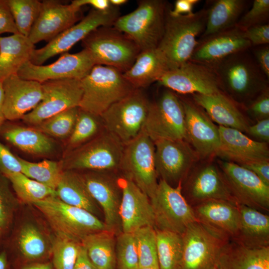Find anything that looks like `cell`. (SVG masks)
Here are the masks:
<instances>
[{"label":"cell","mask_w":269,"mask_h":269,"mask_svg":"<svg viewBox=\"0 0 269 269\" xmlns=\"http://www.w3.org/2000/svg\"><path fill=\"white\" fill-rule=\"evenodd\" d=\"M207 9L173 16L167 10L162 38L156 47L163 56L169 70L189 62L203 33Z\"/></svg>","instance_id":"6da1fadb"},{"label":"cell","mask_w":269,"mask_h":269,"mask_svg":"<svg viewBox=\"0 0 269 269\" xmlns=\"http://www.w3.org/2000/svg\"><path fill=\"white\" fill-rule=\"evenodd\" d=\"M33 204L44 215L58 237L81 243L92 233L113 231L93 214L66 204L57 196H49Z\"/></svg>","instance_id":"7a4b0ae2"},{"label":"cell","mask_w":269,"mask_h":269,"mask_svg":"<svg viewBox=\"0 0 269 269\" xmlns=\"http://www.w3.org/2000/svg\"><path fill=\"white\" fill-rule=\"evenodd\" d=\"M81 82L83 93L79 108L100 116L134 89L122 72L104 65H95Z\"/></svg>","instance_id":"3957f363"},{"label":"cell","mask_w":269,"mask_h":269,"mask_svg":"<svg viewBox=\"0 0 269 269\" xmlns=\"http://www.w3.org/2000/svg\"><path fill=\"white\" fill-rule=\"evenodd\" d=\"M167 10L163 0H139L134 11L120 16L113 26L133 40L141 51L154 49L162 38Z\"/></svg>","instance_id":"277c9868"},{"label":"cell","mask_w":269,"mask_h":269,"mask_svg":"<svg viewBox=\"0 0 269 269\" xmlns=\"http://www.w3.org/2000/svg\"><path fill=\"white\" fill-rule=\"evenodd\" d=\"M246 51L230 56L214 69L221 88L240 103L251 100L267 88L266 77Z\"/></svg>","instance_id":"5b68a950"},{"label":"cell","mask_w":269,"mask_h":269,"mask_svg":"<svg viewBox=\"0 0 269 269\" xmlns=\"http://www.w3.org/2000/svg\"><path fill=\"white\" fill-rule=\"evenodd\" d=\"M81 41L95 65L112 67L123 73L131 68L141 52L133 40L113 25L96 29Z\"/></svg>","instance_id":"8992f818"},{"label":"cell","mask_w":269,"mask_h":269,"mask_svg":"<svg viewBox=\"0 0 269 269\" xmlns=\"http://www.w3.org/2000/svg\"><path fill=\"white\" fill-rule=\"evenodd\" d=\"M150 102L140 89H134L101 116L105 129L124 145L141 132Z\"/></svg>","instance_id":"52a82bcc"},{"label":"cell","mask_w":269,"mask_h":269,"mask_svg":"<svg viewBox=\"0 0 269 269\" xmlns=\"http://www.w3.org/2000/svg\"><path fill=\"white\" fill-rule=\"evenodd\" d=\"M124 144L106 129L71 150L64 162L66 170L119 171Z\"/></svg>","instance_id":"ba28073f"},{"label":"cell","mask_w":269,"mask_h":269,"mask_svg":"<svg viewBox=\"0 0 269 269\" xmlns=\"http://www.w3.org/2000/svg\"><path fill=\"white\" fill-rule=\"evenodd\" d=\"M119 171L131 180L151 199L158 182L155 164L153 141L142 131L134 139L124 145Z\"/></svg>","instance_id":"9c48e42d"},{"label":"cell","mask_w":269,"mask_h":269,"mask_svg":"<svg viewBox=\"0 0 269 269\" xmlns=\"http://www.w3.org/2000/svg\"><path fill=\"white\" fill-rule=\"evenodd\" d=\"M181 235L182 252L179 269H209L230 240L198 220L190 224Z\"/></svg>","instance_id":"30bf717a"},{"label":"cell","mask_w":269,"mask_h":269,"mask_svg":"<svg viewBox=\"0 0 269 269\" xmlns=\"http://www.w3.org/2000/svg\"><path fill=\"white\" fill-rule=\"evenodd\" d=\"M150 200L156 229L182 235L190 224L198 220L182 194V184L173 187L160 179Z\"/></svg>","instance_id":"8fae6325"},{"label":"cell","mask_w":269,"mask_h":269,"mask_svg":"<svg viewBox=\"0 0 269 269\" xmlns=\"http://www.w3.org/2000/svg\"><path fill=\"white\" fill-rule=\"evenodd\" d=\"M154 142L160 139L188 141L185 113L181 101L169 90L150 102L142 130Z\"/></svg>","instance_id":"7c38bea8"},{"label":"cell","mask_w":269,"mask_h":269,"mask_svg":"<svg viewBox=\"0 0 269 269\" xmlns=\"http://www.w3.org/2000/svg\"><path fill=\"white\" fill-rule=\"evenodd\" d=\"M119 16L117 6L111 5L109 9L105 11L92 8L79 22L49 41L44 46L35 49L29 61L33 64L41 65L49 58L66 53L96 29L113 25Z\"/></svg>","instance_id":"4fadbf2b"},{"label":"cell","mask_w":269,"mask_h":269,"mask_svg":"<svg viewBox=\"0 0 269 269\" xmlns=\"http://www.w3.org/2000/svg\"><path fill=\"white\" fill-rule=\"evenodd\" d=\"M41 87L42 99L22 118L25 123L36 126L61 112L79 107L83 93L81 80H49L42 83Z\"/></svg>","instance_id":"5bb4252c"},{"label":"cell","mask_w":269,"mask_h":269,"mask_svg":"<svg viewBox=\"0 0 269 269\" xmlns=\"http://www.w3.org/2000/svg\"><path fill=\"white\" fill-rule=\"evenodd\" d=\"M221 172L229 190L238 204L265 214L269 211V186L251 170L237 163L223 161Z\"/></svg>","instance_id":"9a60e30c"},{"label":"cell","mask_w":269,"mask_h":269,"mask_svg":"<svg viewBox=\"0 0 269 269\" xmlns=\"http://www.w3.org/2000/svg\"><path fill=\"white\" fill-rule=\"evenodd\" d=\"M157 176L173 187L182 184L199 157L184 140L160 139L154 141Z\"/></svg>","instance_id":"2e32d148"},{"label":"cell","mask_w":269,"mask_h":269,"mask_svg":"<svg viewBox=\"0 0 269 269\" xmlns=\"http://www.w3.org/2000/svg\"><path fill=\"white\" fill-rule=\"evenodd\" d=\"M95 65L89 52L83 49L76 53H63L56 61L46 65H36L28 61L17 74L22 79L40 83L64 79L81 80Z\"/></svg>","instance_id":"e0dca14e"},{"label":"cell","mask_w":269,"mask_h":269,"mask_svg":"<svg viewBox=\"0 0 269 269\" xmlns=\"http://www.w3.org/2000/svg\"><path fill=\"white\" fill-rule=\"evenodd\" d=\"M157 82L182 94L210 95L222 91L214 69L190 61L178 68L168 70Z\"/></svg>","instance_id":"ac0fdd59"},{"label":"cell","mask_w":269,"mask_h":269,"mask_svg":"<svg viewBox=\"0 0 269 269\" xmlns=\"http://www.w3.org/2000/svg\"><path fill=\"white\" fill-rule=\"evenodd\" d=\"M81 8L71 3L42 1L39 15L28 38L33 44L41 41L48 42L81 19Z\"/></svg>","instance_id":"d6986e66"},{"label":"cell","mask_w":269,"mask_h":269,"mask_svg":"<svg viewBox=\"0 0 269 269\" xmlns=\"http://www.w3.org/2000/svg\"><path fill=\"white\" fill-rule=\"evenodd\" d=\"M118 183L122 190L119 216L122 232L134 233L145 226L154 227L149 197L131 180L122 176Z\"/></svg>","instance_id":"ffe728a7"},{"label":"cell","mask_w":269,"mask_h":269,"mask_svg":"<svg viewBox=\"0 0 269 269\" xmlns=\"http://www.w3.org/2000/svg\"><path fill=\"white\" fill-rule=\"evenodd\" d=\"M115 171H88L81 174L90 195L102 208L104 223L116 232L121 226L119 208L122 190Z\"/></svg>","instance_id":"44dd1931"},{"label":"cell","mask_w":269,"mask_h":269,"mask_svg":"<svg viewBox=\"0 0 269 269\" xmlns=\"http://www.w3.org/2000/svg\"><path fill=\"white\" fill-rule=\"evenodd\" d=\"M251 46L243 31L235 26L202 39L190 61L214 69L227 57Z\"/></svg>","instance_id":"7402d4cb"},{"label":"cell","mask_w":269,"mask_h":269,"mask_svg":"<svg viewBox=\"0 0 269 269\" xmlns=\"http://www.w3.org/2000/svg\"><path fill=\"white\" fill-rule=\"evenodd\" d=\"M3 111L5 119L13 121L32 111L42 99L41 83L24 79L17 74L2 80Z\"/></svg>","instance_id":"603a6c76"},{"label":"cell","mask_w":269,"mask_h":269,"mask_svg":"<svg viewBox=\"0 0 269 269\" xmlns=\"http://www.w3.org/2000/svg\"><path fill=\"white\" fill-rule=\"evenodd\" d=\"M220 144L216 153L229 162L240 165L269 161L267 143L254 140L237 130L218 127Z\"/></svg>","instance_id":"cb8c5ba5"},{"label":"cell","mask_w":269,"mask_h":269,"mask_svg":"<svg viewBox=\"0 0 269 269\" xmlns=\"http://www.w3.org/2000/svg\"><path fill=\"white\" fill-rule=\"evenodd\" d=\"M181 101L185 113L188 141L191 142L198 156L203 158L216 154L220 144L218 127L195 103Z\"/></svg>","instance_id":"d4e9b609"},{"label":"cell","mask_w":269,"mask_h":269,"mask_svg":"<svg viewBox=\"0 0 269 269\" xmlns=\"http://www.w3.org/2000/svg\"><path fill=\"white\" fill-rule=\"evenodd\" d=\"M186 187L185 199L192 207L210 200H223L238 204L221 171L213 164L204 165L191 174Z\"/></svg>","instance_id":"484cf974"},{"label":"cell","mask_w":269,"mask_h":269,"mask_svg":"<svg viewBox=\"0 0 269 269\" xmlns=\"http://www.w3.org/2000/svg\"><path fill=\"white\" fill-rule=\"evenodd\" d=\"M192 208L198 221L230 239L236 238L240 225L238 204L223 200H210Z\"/></svg>","instance_id":"4316f807"},{"label":"cell","mask_w":269,"mask_h":269,"mask_svg":"<svg viewBox=\"0 0 269 269\" xmlns=\"http://www.w3.org/2000/svg\"><path fill=\"white\" fill-rule=\"evenodd\" d=\"M215 265L218 269H269V246L250 247L230 239L221 249Z\"/></svg>","instance_id":"83f0119b"},{"label":"cell","mask_w":269,"mask_h":269,"mask_svg":"<svg viewBox=\"0 0 269 269\" xmlns=\"http://www.w3.org/2000/svg\"><path fill=\"white\" fill-rule=\"evenodd\" d=\"M195 103L205 110L209 118L222 127L247 133L249 125L242 113L222 91L210 94H193Z\"/></svg>","instance_id":"f1b7e54d"},{"label":"cell","mask_w":269,"mask_h":269,"mask_svg":"<svg viewBox=\"0 0 269 269\" xmlns=\"http://www.w3.org/2000/svg\"><path fill=\"white\" fill-rule=\"evenodd\" d=\"M168 70L163 56L155 48L141 51L131 68L123 74L134 88L142 89L157 82Z\"/></svg>","instance_id":"f546056e"},{"label":"cell","mask_w":269,"mask_h":269,"mask_svg":"<svg viewBox=\"0 0 269 269\" xmlns=\"http://www.w3.org/2000/svg\"><path fill=\"white\" fill-rule=\"evenodd\" d=\"M34 49L29 38L19 33L0 36V80L17 74Z\"/></svg>","instance_id":"4dcf8cb0"},{"label":"cell","mask_w":269,"mask_h":269,"mask_svg":"<svg viewBox=\"0 0 269 269\" xmlns=\"http://www.w3.org/2000/svg\"><path fill=\"white\" fill-rule=\"evenodd\" d=\"M240 225L234 240L254 247L269 246V216L254 208L238 204Z\"/></svg>","instance_id":"1f68e13d"},{"label":"cell","mask_w":269,"mask_h":269,"mask_svg":"<svg viewBox=\"0 0 269 269\" xmlns=\"http://www.w3.org/2000/svg\"><path fill=\"white\" fill-rule=\"evenodd\" d=\"M56 191L57 197L66 204L82 208L95 215L97 213V203L80 174L71 170L63 171Z\"/></svg>","instance_id":"d6a6232c"},{"label":"cell","mask_w":269,"mask_h":269,"mask_svg":"<svg viewBox=\"0 0 269 269\" xmlns=\"http://www.w3.org/2000/svg\"><path fill=\"white\" fill-rule=\"evenodd\" d=\"M244 0H218L208 10L202 39L235 26L246 6Z\"/></svg>","instance_id":"836d02e7"},{"label":"cell","mask_w":269,"mask_h":269,"mask_svg":"<svg viewBox=\"0 0 269 269\" xmlns=\"http://www.w3.org/2000/svg\"><path fill=\"white\" fill-rule=\"evenodd\" d=\"M116 232L105 230L85 237L81 244L97 269H115L116 268Z\"/></svg>","instance_id":"e575fe53"},{"label":"cell","mask_w":269,"mask_h":269,"mask_svg":"<svg viewBox=\"0 0 269 269\" xmlns=\"http://www.w3.org/2000/svg\"><path fill=\"white\" fill-rule=\"evenodd\" d=\"M2 126L0 133L5 140L25 152L44 154L54 148L52 141L37 129L13 126Z\"/></svg>","instance_id":"d590c367"},{"label":"cell","mask_w":269,"mask_h":269,"mask_svg":"<svg viewBox=\"0 0 269 269\" xmlns=\"http://www.w3.org/2000/svg\"><path fill=\"white\" fill-rule=\"evenodd\" d=\"M157 255L160 269H179L182 252V235L156 229Z\"/></svg>","instance_id":"8d00e7d4"},{"label":"cell","mask_w":269,"mask_h":269,"mask_svg":"<svg viewBox=\"0 0 269 269\" xmlns=\"http://www.w3.org/2000/svg\"><path fill=\"white\" fill-rule=\"evenodd\" d=\"M105 130L100 116L79 108L76 122L69 136V145L73 150L95 138Z\"/></svg>","instance_id":"74e56055"},{"label":"cell","mask_w":269,"mask_h":269,"mask_svg":"<svg viewBox=\"0 0 269 269\" xmlns=\"http://www.w3.org/2000/svg\"><path fill=\"white\" fill-rule=\"evenodd\" d=\"M5 177L11 182L17 196L25 202L33 204L49 196H57L55 190L21 172L9 174Z\"/></svg>","instance_id":"f35d334b"},{"label":"cell","mask_w":269,"mask_h":269,"mask_svg":"<svg viewBox=\"0 0 269 269\" xmlns=\"http://www.w3.org/2000/svg\"><path fill=\"white\" fill-rule=\"evenodd\" d=\"M17 157L21 165V173L56 190L62 173L57 162L50 160L32 162Z\"/></svg>","instance_id":"ab89813d"},{"label":"cell","mask_w":269,"mask_h":269,"mask_svg":"<svg viewBox=\"0 0 269 269\" xmlns=\"http://www.w3.org/2000/svg\"><path fill=\"white\" fill-rule=\"evenodd\" d=\"M19 34L28 37L40 12L37 0H5Z\"/></svg>","instance_id":"60d3db41"},{"label":"cell","mask_w":269,"mask_h":269,"mask_svg":"<svg viewBox=\"0 0 269 269\" xmlns=\"http://www.w3.org/2000/svg\"><path fill=\"white\" fill-rule=\"evenodd\" d=\"M137 249L139 267L158 266L156 234L154 227L145 226L133 233Z\"/></svg>","instance_id":"b9f144b4"},{"label":"cell","mask_w":269,"mask_h":269,"mask_svg":"<svg viewBox=\"0 0 269 269\" xmlns=\"http://www.w3.org/2000/svg\"><path fill=\"white\" fill-rule=\"evenodd\" d=\"M79 111V107L64 111L38 124L36 129L57 137L69 136L76 122Z\"/></svg>","instance_id":"7bdbcfd3"},{"label":"cell","mask_w":269,"mask_h":269,"mask_svg":"<svg viewBox=\"0 0 269 269\" xmlns=\"http://www.w3.org/2000/svg\"><path fill=\"white\" fill-rule=\"evenodd\" d=\"M117 269H136L138 257L133 233H120L116 241Z\"/></svg>","instance_id":"ee69618b"},{"label":"cell","mask_w":269,"mask_h":269,"mask_svg":"<svg viewBox=\"0 0 269 269\" xmlns=\"http://www.w3.org/2000/svg\"><path fill=\"white\" fill-rule=\"evenodd\" d=\"M18 243L23 255L29 259L42 257L46 250L45 240L40 231L33 225L26 224L20 231Z\"/></svg>","instance_id":"f6af8a7d"},{"label":"cell","mask_w":269,"mask_h":269,"mask_svg":"<svg viewBox=\"0 0 269 269\" xmlns=\"http://www.w3.org/2000/svg\"><path fill=\"white\" fill-rule=\"evenodd\" d=\"M81 245L75 241L58 237L52 248L55 269H73Z\"/></svg>","instance_id":"bcb514c9"},{"label":"cell","mask_w":269,"mask_h":269,"mask_svg":"<svg viewBox=\"0 0 269 269\" xmlns=\"http://www.w3.org/2000/svg\"><path fill=\"white\" fill-rule=\"evenodd\" d=\"M269 15V0H254L251 8L241 16L235 26L244 31L252 26L265 24Z\"/></svg>","instance_id":"7dc6e473"},{"label":"cell","mask_w":269,"mask_h":269,"mask_svg":"<svg viewBox=\"0 0 269 269\" xmlns=\"http://www.w3.org/2000/svg\"><path fill=\"white\" fill-rule=\"evenodd\" d=\"M6 179L2 174L0 175V229L8 224L14 206V198Z\"/></svg>","instance_id":"c3c4849f"},{"label":"cell","mask_w":269,"mask_h":269,"mask_svg":"<svg viewBox=\"0 0 269 269\" xmlns=\"http://www.w3.org/2000/svg\"><path fill=\"white\" fill-rule=\"evenodd\" d=\"M247 111L255 119L259 121L269 118V93L265 89L249 105Z\"/></svg>","instance_id":"681fc988"},{"label":"cell","mask_w":269,"mask_h":269,"mask_svg":"<svg viewBox=\"0 0 269 269\" xmlns=\"http://www.w3.org/2000/svg\"><path fill=\"white\" fill-rule=\"evenodd\" d=\"M0 172L4 176L11 173L21 172V165L18 157L0 141Z\"/></svg>","instance_id":"f907efd6"},{"label":"cell","mask_w":269,"mask_h":269,"mask_svg":"<svg viewBox=\"0 0 269 269\" xmlns=\"http://www.w3.org/2000/svg\"><path fill=\"white\" fill-rule=\"evenodd\" d=\"M243 34L252 46L266 45L269 43L268 23L252 26L244 30Z\"/></svg>","instance_id":"816d5d0a"},{"label":"cell","mask_w":269,"mask_h":269,"mask_svg":"<svg viewBox=\"0 0 269 269\" xmlns=\"http://www.w3.org/2000/svg\"><path fill=\"white\" fill-rule=\"evenodd\" d=\"M4 33H19L5 0H0V35Z\"/></svg>","instance_id":"f5cc1de1"},{"label":"cell","mask_w":269,"mask_h":269,"mask_svg":"<svg viewBox=\"0 0 269 269\" xmlns=\"http://www.w3.org/2000/svg\"><path fill=\"white\" fill-rule=\"evenodd\" d=\"M247 133L258 139L259 141L268 143L269 141V118L259 120L252 126H249Z\"/></svg>","instance_id":"db71d44e"},{"label":"cell","mask_w":269,"mask_h":269,"mask_svg":"<svg viewBox=\"0 0 269 269\" xmlns=\"http://www.w3.org/2000/svg\"><path fill=\"white\" fill-rule=\"evenodd\" d=\"M241 166L251 170L264 183L269 186V161L256 162Z\"/></svg>","instance_id":"11a10c76"},{"label":"cell","mask_w":269,"mask_h":269,"mask_svg":"<svg viewBox=\"0 0 269 269\" xmlns=\"http://www.w3.org/2000/svg\"><path fill=\"white\" fill-rule=\"evenodd\" d=\"M257 64L267 79L269 78V47L262 46L254 52Z\"/></svg>","instance_id":"9f6ffc18"},{"label":"cell","mask_w":269,"mask_h":269,"mask_svg":"<svg viewBox=\"0 0 269 269\" xmlns=\"http://www.w3.org/2000/svg\"><path fill=\"white\" fill-rule=\"evenodd\" d=\"M199 1V0H177L174 8L168 10V13L173 16L191 14L194 5Z\"/></svg>","instance_id":"6f0895ef"},{"label":"cell","mask_w":269,"mask_h":269,"mask_svg":"<svg viewBox=\"0 0 269 269\" xmlns=\"http://www.w3.org/2000/svg\"><path fill=\"white\" fill-rule=\"evenodd\" d=\"M71 3L79 8L90 5L93 8L101 11L107 10L111 6L109 0H74Z\"/></svg>","instance_id":"680465c9"},{"label":"cell","mask_w":269,"mask_h":269,"mask_svg":"<svg viewBox=\"0 0 269 269\" xmlns=\"http://www.w3.org/2000/svg\"><path fill=\"white\" fill-rule=\"evenodd\" d=\"M73 269H97L91 262L82 245Z\"/></svg>","instance_id":"91938a15"},{"label":"cell","mask_w":269,"mask_h":269,"mask_svg":"<svg viewBox=\"0 0 269 269\" xmlns=\"http://www.w3.org/2000/svg\"><path fill=\"white\" fill-rule=\"evenodd\" d=\"M3 92L2 81L0 80V130L6 120L3 111Z\"/></svg>","instance_id":"94428289"},{"label":"cell","mask_w":269,"mask_h":269,"mask_svg":"<svg viewBox=\"0 0 269 269\" xmlns=\"http://www.w3.org/2000/svg\"><path fill=\"white\" fill-rule=\"evenodd\" d=\"M22 269H53L51 264H38L26 267Z\"/></svg>","instance_id":"6125c7cd"},{"label":"cell","mask_w":269,"mask_h":269,"mask_svg":"<svg viewBox=\"0 0 269 269\" xmlns=\"http://www.w3.org/2000/svg\"><path fill=\"white\" fill-rule=\"evenodd\" d=\"M0 269H7V256L4 252L0 253Z\"/></svg>","instance_id":"be15d7a7"},{"label":"cell","mask_w":269,"mask_h":269,"mask_svg":"<svg viewBox=\"0 0 269 269\" xmlns=\"http://www.w3.org/2000/svg\"><path fill=\"white\" fill-rule=\"evenodd\" d=\"M110 4L112 5L119 7V6L124 4L127 2V0H109Z\"/></svg>","instance_id":"e7e4bbea"},{"label":"cell","mask_w":269,"mask_h":269,"mask_svg":"<svg viewBox=\"0 0 269 269\" xmlns=\"http://www.w3.org/2000/svg\"><path fill=\"white\" fill-rule=\"evenodd\" d=\"M136 269H160L158 266L138 267Z\"/></svg>","instance_id":"03108f58"},{"label":"cell","mask_w":269,"mask_h":269,"mask_svg":"<svg viewBox=\"0 0 269 269\" xmlns=\"http://www.w3.org/2000/svg\"><path fill=\"white\" fill-rule=\"evenodd\" d=\"M209 269H218L216 266L215 264L214 266H213L212 267H211Z\"/></svg>","instance_id":"003e7915"}]
</instances>
